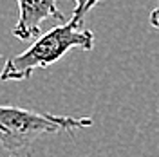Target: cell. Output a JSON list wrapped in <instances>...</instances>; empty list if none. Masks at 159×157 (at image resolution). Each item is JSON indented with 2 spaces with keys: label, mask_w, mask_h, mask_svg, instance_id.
<instances>
[{
  "label": "cell",
  "mask_w": 159,
  "mask_h": 157,
  "mask_svg": "<svg viewBox=\"0 0 159 157\" xmlns=\"http://www.w3.org/2000/svg\"><path fill=\"white\" fill-rule=\"evenodd\" d=\"M89 11V7H74L70 20L43 33L24 52L6 60L4 69L0 70V79L24 81L31 78L36 69H47L72 49L92 51L96 43L94 33L83 29V20Z\"/></svg>",
  "instance_id": "cell-1"
},
{
  "label": "cell",
  "mask_w": 159,
  "mask_h": 157,
  "mask_svg": "<svg viewBox=\"0 0 159 157\" xmlns=\"http://www.w3.org/2000/svg\"><path fill=\"white\" fill-rule=\"evenodd\" d=\"M90 125L92 118L56 116L11 105H0V145L11 154L27 148L40 136L70 132L74 128H87Z\"/></svg>",
  "instance_id": "cell-2"
},
{
  "label": "cell",
  "mask_w": 159,
  "mask_h": 157,
  "mask_svg": "<svg viewBox=\"0 0 159 157\" xmlns=\"http://www.w3.org/2000/svg\"><path fill=\"white\" fill-rule=\"evenodd\" d=\"M18 18L13 27V36L18 40H29L42 34V22L47 18L65 20L58 7V0H15Z\"/></svg>",
  "instance_id": "cell-3"
},
{
  "label": "cell",
  "mask_w": 159,
  "mask_h": 157,
  "mask_svg": "<svg viewBox=\"0 0 159 157\" xmlns=\"http://www.w3.org/2000/svg\"><path fill=\"white\" fill-rule=\"evenodd\" d=\"M101 0H74V4H76V7H89L92 9L94 6H98Z\"/></svg>",
  "instance_id": "cell-4"
},
{
  "label": "cell",
  "mask_w": 159,
  "mask_h": 157,
  "mask_svg": "<svg viewBox=\"0 0 159 157\" xmlns=\"http://www.w3.org/2000/svg\"><path fill=\"white\" fill-rule=\"evenodd\" d=\"M150 25L159 29V0H157V7L150 13Z\"/></svg>",
  "instance_id": "cell-5"
},
{
  "label": "cell",
  "mask_w": 159,
  "mask_h": 157,
  "mask_svg": "<svg viewBox=\"0 0 159 157\" xmlns=\"http://www.w3.org/2000/svg\"><path fill=\"white\" fill-rule=\"evenodd\" d=\"M9 157H16V155H15V154H11V155H9Z\"/></svg>",
  "instance_id": "cell-6"
}]
</instances>
